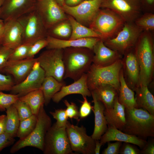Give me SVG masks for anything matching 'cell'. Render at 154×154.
Here are the masks:
<instances>
[{"instance_id":"cell-24","label":"cell","mask_w":154,"mask_h":154,"mask_svg":"<svg viewBox=\"0 0 154 154\" xmlns=\"http://www.w3.org/2000/svg\"><path fill=\"white\" fill-rule=\"evenodd\" d=\"M125 108L118 100V96L115 99L112 108L105 109L104 115L108 126L115 127L121 131L125 123Z\"/></svg>"},{"instance_id":"cell-56","label":"cell","mask_w":154,"mask_h":154,"mask_svg":"<svg viewBox=\"0 0 154 154\" xmlns=\"http://www.w3.org/2000/svg\"><path fill=\"white\" fill-rule=\"evenodd\" d=\"M37 1H40V0H37Z\"/></svg>"},{"instance_id":"cell-12","label":"cell","mask_w":154,"mask_h":154,"mask_svg":"<svg viewBox=\"0 0 154 154\" xmlns=\"http://www.w3.org/2000/svg\"><path fill=\"white\" fill-rule=\"evenodd\" d=\"M102 1L85 0L75 6L70 7L64 4L61 7L65 13L78 22L85 26H89L101 8Z\"/></svg>"},{"instance_id":"cell-49","label":"cell","mask_w":154,"mask_h":154,"mask_svg":"<svg viewBox=\"0 0 154 154\" xmlns=\"http://www.w3.org/2000/svg\"><path fill=\"white\" fill-rule=\"evenodd\" d=\"M6 118L5 115H0V134L5 132Z\"/></svg>"},{"instance_id":"cell-41","label":"cell","mask_w":154,"mask_h":154,"mask_svg":"<svg viewBox=\"0 0 154 154\" xmlns=\"http://www.w3.org/2000/svg\"><path fill=\"white\" fill-rule=\"evenodd\" d=\"M48 42L46 38L39 40L32 44L31 46L27 58H32L42 49L46 47Z\"/></svg>"},{"instance_id":"cell-16","label":"cell","mask_w":154,"mask_h":154,"mask_svg":"<svg viewBox=\"0 0 154 154\" xmlns=\"http://www.w3.org/2000/svg\"><path fill=\"white\" fill-rule=\"evenodd\" d=\"M30 0H8L0 7V19L4 21L17 20L35 8Z\"/></svg>"},{"instance_id":"cell-43","label":"cell","mask_w":154,"mask_h":154,"mask_svg":"<svg viewBox=\"0 0 154 154\" xmlns=\"http://www.w3.org/2000/svg\"><path fill=\"white\" fill-rule=\"evenodd\" d=\"M13 50L3 45L0 46V70L6 65Z\"/></svg>"},{"instance_id":"cell-22","label":"cell","mask_w":154,"mask_h":154,"mask_svg":"<svg viewBox=\"0 0 154 154\" xmlns=\"http://www.w3.org/2000/svg\"><path fill=\"white\" fill-rule=\"evenodd\" d=\"M100 141L102 145L108 142L119 141L129 143L142 149L147 143L146 140L125 133L114 127L108 126L106 132L102 136Z\"/></svg>"},{"instance_id":"cell-14","label":"cell","mask_w":154,"mask_h":154,"mask_svg":"<svg viewBox=\"0 0 154 154\" xmlns=\"http://www.w3.org/2000/svg\"><path fill=\"white\" fill-rule=\"evenodd\" d=\"M38 2L35 9L47 30L68 19L65 12L54 0H41Z\"/></svg>"},{"instance_id":"cell-45","label":"cell","mask_w":154,"mask_h":154,"mask_svg":"<svg viewBox=\"0 0 154 154\" xmlns=\"http://www.w3.org/2000/svg\"><path fill=\"white\" fill-rule=\"evenodd\" d=\"M108 146L102 152V154H118L122 145V142L116 141L112 143L108 142Z\"/></svg>"},{"instance_id":"cell-3","label":"cell","mask_w":154,"mask_h":154,"mask_svg":"<svg viewBox=\"0 0 154 154\" xmlns=\"http://www.w3.org/2000/svg\"><path fill=\"white\" fill-rule=\"evenodd\" d=\"M125 123L121 131L146 140L154 137V116L141 108H125Z\"/></svg>"},{"instance_id":"cell-52","label":"cell","mask_w":154,"mask_h":154,"mask_svg":"<svg viewBox=\"0 0 154 154\" xmlns=\"http://www.w3.org/2000/svg\"><path fill=\"white\" fill-rule=\"evenodd\" d=\"M95 148L94 149V154H99L101 147L102 145L100 142V140H95Z\"/></svg>"},{"instance_id":"cell-35","label":"cell","mask_w":154,"mask_h":154,"mask_svg":"<svg viewBox=\"0 0 154 154\" xmlns=\"http://www.w3.org/2000/svg\"><path fill=\"white\" fill-rule=\"evenodd\" d=\"M134 23L143 31L151 32L154 29V14L151 12L145 13L141 15Z\"/></svg>"},{"instance_id":"cell-5","label":"cell","mask_w":154,"mask_h":154,"mask_svg":"<svg viewBox=\"0 0 154 154\" xmlns=\"http://www.w3.org/2000/svg\"><path fill=\"white\" fill-rule=\"evenodd\" d=\"M102 8L100 9L89 27L99 35L104 41L115 37L125 22L113 11Z\"/></svg>"},{"instance_id":"cell-19","label":"cell","mask_w":154,"mask_h":154,"mask_svg":"<svg viewBox=\"0 0 154 154\" xmlns=\"http://www.w3.org/2000/svg\"><path fill=\"white\" fill-rule=\"evenodd\" d=\"M47 49H62L69 47H84L92 50L96 44L101 39L96 37H88L75 39L64 40L48 35Z\"/></svg>"},{"instance_id":"cell-55","label":"cell","mask_w":154,"mask_h":154,"mask_svg":"<svg viewBox=\"0 0 154 154\" xmlns=\"http://www.w3.org/2000/svg\"><path fill=\"white\" fill-rule=\"evenodd\" d=\"M5 0H0V7L3 4Z\"/></svg>"},{"instance_id":"cell-21","label":"cell","mask_w":154,"mask_h":154,"mask_svg":"<svg viewBox=\"0 0 154 154\" xmlns=\"http://www.w3.org/2000/svg\"><path fill=\"white\" fill-rule=\"evenodd\" d=\"M75 94H80L83 97L91 96V92L87 84L86 73L71 84L63 86L54 96L52 100L54 102L58 103L67 96Z\"/></svg>"},{"instance_id":"cell-47","label":"cell","mask_w":154,"mask_h":154,"mask_svg":"<svg viewBox=\"0 0 154 154\" xmlns=\"http://www.w3.org/2000/svg\"><path fill=\"white\" fill-rule=\"evenodd\" d=\"M133 144L124 142L120 149L119 153L120 154H139L140 151Z\"/></svg>"},{"instance_id":"cell-23","label":"cell","mask_w":154,"mask_h":154,"mask_svg":"<svg viewBox=\"0 0 154 154\" xmlns=\"http://www.w3.org/2000/svg\"><path fill=\"white\" fill-rule=\"evenodd\" d=\"M94 106L92 110L94 115V127L91 136L95 140H100L106 132L108 126L104 113L105 107L103 103L97 98L93 91H91Z\"/></svg>"},{"instance_id":"cell-33","label":"cell","mask_w":154,"mask_h":154,"mask_svg":"<svg viewBox=\"0 0 154 154\" xmlns=\"http://www.w3.org/2000/svg\"><path fill=\"white\" fill-rule=\"evenodd\" d=\"M72 32V27L68 19L58 23L47 30L48 35L58 38H69Z\"/></svg>"},{"instance_id":"cell-31","label":"cell","mask_w":154,"mask_h":154,"mask_svg":"<svg viewBox=\"0 0 154 154\" xmlns=\"http://www.w3.org/2000/svg\"><path fill=\"white\" fill-rule=\"evenodd\" d=\"M19 99L28 105L31 108L33 114L36 116L41 106L44 105V97L40 89L20 97Z\"/></svg>"},{"instance_id":"cell-36","label":"cell","mask_w":154,"mask_h":154,"mask_svg":"<svg viewBox=\"0 0 154 154\" xmlns=\"http://www.w3.org/2000/svg\"><path fill=\"white\" fill-rule=\"evenodd\" d=\"M32 44L22 43L13 49L8 61L18 60L27 58L30 48Z\"/></svg>"},{"instance_id":"cell-15","label":"cell","mask_w":154,"mask_h":154,"mask_svg":"<svg viewBox=\"0 0 154 154\" xmlns=\"http://www.w3.org/2000/svg\"><path fill=\"white\" fill-rule=\"evenodd\" d=\"M45 77L44 70L37 61L25 79L13 86L10 91L11 93L17 95L19 97L39 89Z\"/></svg>"},{"instance_id":"cell-11","label":"cell","mask_w":154,"mask_h":154,"mask_svg":"<svg viewBox=\"0 0 154 154\" xmlns=\"http://www.w3.org/2000/svg\"><path fill=\"white\" fill-rule=\"evenodd\" d=\"M66 131L72 150L83 154H94L95 140L88 135L86 128L71 124L68 121Z\"/></svg>"},{"instance_id":"cell-13","label":"cell","mask_w":154,"mask_h":154,"mask_svg":"<svg viewBox=\"0 0 154 154\" xmlns=\"http://www.w3.org/2000/svg\"><path fill=\"white\" fill-rule=\"evenodd\" d=\"M101 8L113 11L125 22H134L141 11L140 0H102Z\"/></svg>"},{"instance_id":"cell-20","label":"cell","mask_w":154,"mask_h":154,"mask_svg":"<svg viewBox=\"0 0 154 154\" xmlns=\"http://www.w3.org/2000/svg\"><path fill=\"white\" fill-rule=\"evenodd\" d=\"M2 45L14 49L23 43L22 29L17 20L4 21Z\"/></svg>"},{"instance_id":"cell-6","label":"cell","mask_w":154,"mask_h":154,"mask_svg":"<svg viewBox=\"0 0 154 154\" xmlns=\"http://www.w3.org/2000/svg\"><path fill=\"white\" fill-rule=\"evenodd\" d=\"M44 106H41L37 115V123L34 130L27 137L19 139L13 145L10 151L11 153H15L27 147H34L43 151L46 135L52 125L51 118L47 114Z\"/></svg>"},{"instance_id":"cell-40","label":"cell","mask_w":154,"mask_h":154,"mask_svg":"<svg viewBox=\"0 0 154 154\" xmlns=\"http://www.w3.org/2000/svg\"><path fill=\"white\" fill-rule=\"evenodd\" d=\"M63 102L66 107L65 112L68 118L74 119L79 121V111L76 104L73 102L70 103L66 100H64Z\"/></svg>"},{"instance_id":"cell-28","label":"cell","mask_w":154,"mask_h":154,"mask_svg":"<svg viewBox=\"0 0 154 154\" xmlns=\"http://www.w3.org/2000/svg\"><path fill=\"white\" fill-rule=\"evenodd\" d=\"M92 91L94 92L97 98L103 103L106 109L112 107L115 99L118 95L116 89L108 84L100 85Z\"/></svg>"},{"instance_id":"cell-37","label":"cell","mask_w":154,"mask_h":154,"mask_svg":"<svg viewBox=\"0 0 154 154\" xmlns=\"http://www.w3.org/2000/svg\"><path fill=\"white\" fill-rule=\"evenodd\" d=\"M19 98L17 95L6 94L0 91V111H6L8 108L13 104Z\"/></svg>"},{"instance_id":"cell-2","label":"cell","mask_w":154,"mask_h":154,"mask_svg":"<svg viewBox=\"0 0 154 154\" xmlns=\"http://www.w3.org/2000/svg\"><path fill=\"white\" fill-rule=\"evenodd\" d=\"M93 55L92 50L86 48L63 49L64 79L70 78L75 81L86 73L92 63Z\"/></svg>"},{"instance_id":"cell-29","label":"cell","mask_w":154,"mask_h":154,"mask_svg":"<svg viewBox=\"0 0 154 154\" xmlns=\"http://www.w3.org/2000/svg\"><path fill=\"white\" fill-rule=\"evenodd\" d=\"M66 85L64 82H60L52 76L45 77L40 89L44 98V105L47 106L54 96Z\"/></svg>"},{"instance_id":"cell-50","label":"cell","mask_w":154,"mask_h":154,"mask_svg":"<svg viewBox=\"0 0 154 154\" xmlns=\"http://www.w3.org/2000/svg\"><path fill=\"white\" fill-rule=\"evenodd\" d=\"M85 0H64L65 5L70 7L76 6Z\"/></svg>"},{"instance_id":"cell-10","label":"cell","mask_w":154,"mask_h":154,"mask_svg":"<svg viewBox=\"0 0 154 154\" xmlns=\"http://www.w3.org/2000/svg\"><path fill=\"white\" fill-rule=\"evenodd\" d=\"M63 54L62 49H47L37 58L45 77L52 76L60 82H64Z\"/></svg>"},{"instance_id":"cell-48","label":"cell","mask_w":154,"mask_h":154,"mask_svg":"<svg viewBox=\"0 0 154 154\" xmlns=\"http://www.w3.org/2000/svg\"><path fill=\"white\" fill-rule=\"evenodd\" d=\"M147 143L145 147L140 151V153L143 154H154V139Z\"/></svg>"},{"instance_id":"cell-1","label":"cell","mask_w":154,"mask_h":154,"mask_svg":"<svg viewBox=\"0 0 154 154\" xmlns=\"http://www.w3.org/2000/svg\"><path fill=\"white\" fill-rule=\"evenodd\" d=\"M134 47L139 68L137 87L148 86L153 77L154 67L153 38L151 32L143 31Z\"/></svg>"},{"instance_id":"cell-42","label":"cell","mask_w":154,"mask_h":154,"mask_svg":"<svg viewBox=\"0 0 154 154\" xmlns=\"http://www.w3.org/2000/svg\"><path fill=\"white\" fill-rule=\"evenodd\" d=\"M15 84V82L10 75L0 73V91H10Z\"/></svg>"},{"instance_id":"cell-53","label":"cell","mask_w":154,"mask_h":154,"mask_svg":"<svg viewBox=\"0 0 154 154\" xmlns=\"http://www.w3.org/2000/svg\"><path fill=\"white\" fill-rule=\"evenodd\" d=\"M145 1L147 6L149 7L153 6L154 3V0H145Z\"/></svg>"},{"instance_id":"cell-39","label":"cell","mask_w":154,"mask_h":154,"mask_svg":"<svg viewBox=\"0 0 154 154\" xmlns=\"http://www.w3.org/2000/svg\"><path fill=\"white\" fill-rule=\"evenodd\" d=\"M53 118L55 119L56 125L60 127H66L68 121L67 117L65 112V109H56L54 111L49 112Z\"/></svg>"},{"instance_id":"cell-32","label":"cell","mask_w":154,"mask_h":154,"mask_svg":"<svg viewBox=\"0 0 154 154\" xmlns=\"http://www.w3.org/2000/svg\"><path fill=\"white\" fill-rule=\"evenodd\" d=\"M6 118L5 132L12 137H16L20 121L16 109L13 104L6 110Z\"/></svg>"},{"instance_id":"cell-7","label":"cell","mask_w":154,"mask_h":154,"mask_svg":"<svg viewBox=\"0 0 154 154\" xmlns=\"http://www.w3.org/2000/svg\"><path fill=\"white\" fill-rule=\"evenodd\" d=\"M143 31L134 22H125L115 37L103 41L110 48L124 54L134 47Z\"/></svg>"},{"instance_id":"cell-27","label":"cell","mask_w":154,"mask_h":154,"mask_svg":"<svg viewBox=\"0 0 154 154\" xmlns=\"http://www.w3.org/2000/svg\"><path fill=\"white\" fill-rule=\"evenodd\" d=\"M119 81L120 87L118 95L119 102L123 105L125 108H137L134 92L127 83L122 69L120 73Z\"/></svg>"},{"instance_id":"cell-30","label":"cell","mask_w":154,"mask_h":154,"mask_svg":"<svg viewBox=\"0 0 154 154\" xmlns=\"http://www.w3.org/2000/svg\"><path fill=\"white\" fill-rule=\"evenodd\" d=\"M67 17L72 29V33L69 39H75L88 37H96L101 39L100 36L91 28L79 23L70 15H68Z\"/></svg>"},{"instance_id":"cell-4","label":"cell","mask_w":154,"mask_h":154,"mask_svg":"<svg viewBox=\"0 0 154 154\" xmlns=\"http://www.w3.org/2000/svg\"><path fill=\"white\" fill-rule=\"evenodd\" d=\"M123 66L121 58L104 67L97 66L92 64L86 73L87 84L90 91L100 85L108 84L114 87L118 94L120 87L119 75Z\"/></svg>"},{"instance_id":"cell-44","label":"cell","mask_w":154,"mask_h":154,"mask_svg":"<svg viewBox=\"0 0 154 154\" xmlns=\"http://www.w3.org/2000/svg\"><path fill=\"white\" fill-rule=\"evenodd\" d=\"M83 97L84 100L82 102L79 110L80 118L81 119L87 117L90 114L93 108V106H91L90 102L88 101L86 97Z\"/></svg>"},{"instance_id":"cell-25","label":"cell","mask_w":154,"mask_h":154,"mask_svg":"<svg viewBox=\"0 0 154 154\" xmlns=\"http://www.w3.org/2000/svg\"><path fill=\"white\" fill-rule=\"evenodd\" d=\"M131 50L125 54V63L126 74L129 84L128 86L134 91L138 86L139 68L134 51H131Z\"/></svg>"},{"instance_id":"cell-9","label":"cell","mask_w":154,"mask_h":154,"mask_svg":"<svg viewBox=\"0 0 154 154\" xmlns=\"http://www.w3.org/2000/svg\"><path fill=\"white\" fill-rule=\"evenodd\" d=\"M42 151L44 154H73L66 127H59L55 123L51 125L46 135Z\"/></svg>"},{"instance_id":"cell-8","label":"cell","mask_w":154,"mask_h":154,"mask_svg":"<svg viewBox=\"0 0 154 154\" xmlns=\"http://www.w3.org/2000/svg\"><path fill=\"white\" fill-rule=\"evenodd\" d=\"M17 20L22 29L23 43L33 44L39 40L46 38L48 35L47 30L35 8Z\"/></svg>"},{"instance_id":"cell-34","label":"cell","mask_w":154,"mask_h":154,"mask_svg":"<svg viewBox=\"0 0 154 154\" xmlns=\"http://www.w3.org/2000/svg\"><path fill=\"white\" fill-rule=\"evenodd\" d=\"M37 120V116L33 114L29 118L20 121L16 137L22 139L28 136L35 128Z\"/></svg>"},{"instance_id":"cell-38","label":"cell","mask_w":154,"mask_h":154,"mask_svg":"<svg viewBox=\"0 0 154 154\" xmlns=\"http://www.w3.org/2000/svg\"><path fill=\"white\" fill-rule=\"evenodd\" d=\"M13 105L16 109L20 121L28 118L33 114L29 105L19 99Z\"/></svg>"},{"instance_id":"cell-18","label":"cell","mask_w":154,"mask_h":154,"mask_svg":"<svg viewBox=\"0 0 154 154\" xmlns=\"http://www.w3.org/2000/svg\"><path fill=\"white\" fill-rule=\"evenodd\" d=\"M92 51V64L97 66H107L121 58V54L106 46L102 39L95 45Z\"/></svg>"},{"instance_id":"cell-54","label":"cell","mask_w":154,"mask_h":154,"mask_svg":"<svg viewBox=\"0 0 154 154\" xmlns=\"http://www.w3.org/2000/svg\"><path fill=\"white\" fill-rule=\"evenodd\" d=\"M61 7L64 4V0H54Z\"/></svg>"},{"instance_id":"cell-26","label":"cell","mask_w":154,"mask_h":154,"mask_svg":"<svg viewBox=\"0 0 154 154\" xmlns=\"http://www.w3.org/2000/svg\"><path fill=\"white\" fill-rule=\"evenodd\" d=\"M134 91L136 93L135 98L137 108L144 110L154 116V98L148 86H139Z\"/></svg>"},{"instance_id":"cell-46","label":"cell","mask_w":154,"mask_h":154,"mask_svg":"<svg viewBox=\"0 0 154 154\" xmlns=\"http://www.w3.org/2000/svg\"><path fill=\"white\" fill-rule=\"evenodd\" d=\"M15 140L5 132L0 134V152L4 148L13 144Z\"/></svg>"},{"instance_id":"cell-51","label":"cell","mask_w":154,"mask_h":154,"mask_svg":"<svg viewBox=\"0 0 154 154\" xmlns=\"http://www.w3.org/2000/svg\"><path fill=\"white\" fill-rule=\"evenodd\" d=\"M4 27V21L0 19V46L2 44Z\"/></svg>"},{"instance_id":"cell-17","label":"cell","mask_w":154,"mask_h":154,"mask_svg":"<svg viewBox=\"0 0 154 154\" xmlns=\"http://www.w3.org/2000/svg\"><path fill=\"white\" fill-rule=\"evenodd\" d=\"M37 61V58H34L8 61L5 67L1 70L12 75L14 78L15 84H17L25 79Z\"/></svg>"}]
</instances>
